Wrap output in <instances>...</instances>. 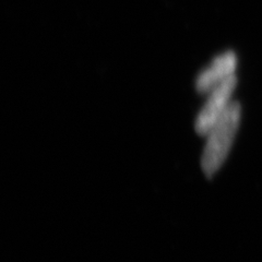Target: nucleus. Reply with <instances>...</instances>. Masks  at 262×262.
I'll return each instance as SVG.
<instances>
[{"instance_id": "f257e3e1", "label": "nucleus", "mask_w": 262, "mask_h": 262, "mask_svg": "<svg viewBox=\"0 0 262 262\" xmlns=\"http://www.w3.org/2000/svg\"><path fill=\"white\" fill-rule=\"evenodd\" d=\"M242 120V106L233 101L225 114L206 135L207 141L201 157V167L208 177L215 175L231 151Z\"/></svg>"}, {"instance_id": "7ed1b4c3", "label": "nucleus", "mask_w": 262, "mask_h": 262, "mask_svg": "<svg viewBox=\"0 0 262 262\" xmlns=\"http://www.w3.org/2000/svg\"><path fill=\"white\" fill-rule=\"evenodd\" d=\"M237 63V55L233 51H226L217 55L196 77V91L201 94H208L211 90L228 78L236 76Z\"/></svg>"}, {"instance_id": "f03ea898", "label": "nucleus", "mask_w": 262, "mask_h": 262, "mask_svg": "<svg viewBox=\"0 0 262 262\" xmlns=\"http://www.w3.org/2000/svg\"><path fill=\"white\" fill-rule=\"evenodd\" d=\"M237 86V77L228 78L208 93L206 103L198 113L194 121L196 134L206 137L210 129L223 116L234 101L233 94Z\"/></svg>"}]
</instances>
